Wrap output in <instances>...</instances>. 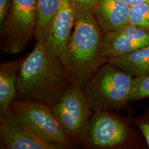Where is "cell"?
Masks as SVG:
<instances>
[{
  "instance_id": "6da1fadb",
  "label": "cell",
  "mask_w": 149,
  "mask_h": 149,
  "mask_svg": "<svg viewBox=\"0 0 149 149\" xmlns=\"http://www.w3.org/2000/svg\"><path fill=\"white\" fill-rule=\"evenodd\" d=\"M72 85L63 61L50 51L44 41H37L20 67L17 96L19 100L53 107Z\"/></svg>"
},
{
  "instance_id": "7a4b0ae2",
  "label": "cell",
  "mask_w": 149,
  "mask_h": 149,
  "mask_svg": "<svg viewBox=\"0 0 149 149\" xmlns=\"http://www.w3.org/2000/svg\"><path fill=\"white\" fill-rule=\"evenodd\" d=\"M104 33L93 12L77 11L64 64L72 84L84 86L107 59L102 53Z\"/></svg>"
},
{
  "instance_id": "3957f363",
  "label": "cell",
  "mask_w": 149,
  "mask_h": 149,
  "mask_svg": "<svg viewBox=\"0 0 149 149\" xmlns=\"http://www.w3.org/2000/svg\"><path fill=\"white\" fill-rule=\"evenodd\" d=\"M133 77L114 65H102L82 88L93 111H107L130 101Z\"/></svg>"
},
{
  "instance_id": "277c9868",
  "label": "cell",
  "mask_w": 149,
  "mask_h": 149,
  "mask_svg": "<svg viewBox=\"0 0 149 149\" xmlns=\"http://www.w3.org/2000/svg\"><path fill=\"white\" fill-rule=\"evenodd\" d=\"M37 24V0H12L1 29L2 51L10 54L21 52L35 36Z\"/></svg>"
},
{
  "instance_id": "5b68a950",
  "label": "cell",
  "mask_w": 149,
  "mask_h": 149,
  "mask_svg": "<svg viewBox=\"0 0 149 149\" xmlns=\"http://www.w3.org/2000/svg\"><path fill=\"white\" fill-rule=\"evenodd\" d=\"M11 109L41 139L64 147L70 146V140L57 122L51 106L19 100L13 102Z\"/></svg>"
},
{
  "instance_id": "8992f818",
  "label": "cell",
  "mask_w": 149,
  "mask_h": 149,
  "mask_svg": "<svg viewBox=\"0 0 149 149\" xmlns=\"http://www.w3.org/2000/svg\"><path fill=\"white\" fill-rule=\"evenodd\" d=\"M52 109L70 141H77L88 124L92 110L82 88L72 85Z\"/></svg>"
},
{
  "instance_id": "52a82bcc",
  "label": "cell",
  "mask_w": 149,
  "mask_h": 149,
  "mask_svg": "<svg viewBox=\"0 0 149 149\" xmlns=\"http://www.w3.org/2000/svg\"><path fill=\"white\" fill-rule=\"evenodd\" d=\"M0 137L8 149H59L64 148L41 139L11 109L0 113Z\"/></svg>"
},
{
  "instance_id": "ba28073f",
  "label": "cell",
  "mask_w": 149,
  "mask_h": 149,
  "mask_svg": "<svg viewBox=\"0 0 149 149\" xmlns=\"http://www.w3.org/2000/svg\"><path fill=\"white\" fill-rule=\"evenodd\" d=\"M85 130L88 142L99 148L118 146L128 137V130L124 123L107 111L95 112Z\"/></svg>"
},
{
  "instance_id": "9c48e42d",
  "label": "cell",
  "mask_w": 149,
  "mask_h": 149,
  "mask_svg": "<svg viewBox=\"0 0 149 149\" xmlns=\"http://www.w3.org/2000/svg\"><path fill=\"white\" fill-rule=\"evenodd\" d=\"M77 16V10L71 0H62L44 42L50 51L58 57L63 63L66 58Z\"/></svg>"
},
{
  "instance_id": "30bf717a",
  "label": "cell",
  "mask_w": 149,
  "mask_h": 149,
  "mask_svg": "<svg viewBox=\"0 0 149 149\" xmlns=\"http://www.w3.org/2000/svg\"><path fill=\"white\" fill-rule=\"evenodd\" d=\"M149 45V31L131 25L112 32L105 33L102 42V53L106 58L127 55Z\"/></svg>"
},
{
  "instance_id": "8fae6325",
  "label": "cell",
  "mask_w": 149,
  "mask_h": 149,
  "mask_svg": "<svg viewBox=\"0 0 149 149\" xmlns=\"http://www.w3.org/2000/svg\"><path fill=\"white\" fill-rule=\"evenodd\" d=\"M130 8L123 0H95L94 15L104 33L128 25Z\"/></svg>"
},
{
  "instance_id": "7c38bea8",
  "label": "cell",
  "mask_w": 149,
  "mask_h": 149,
  "mask_svg": "<svg viewBox=\"0 0 149 149\" xmlns=\"http://www.w3.org/2000/svg\"><path fill=\"white\" fill-rule=\"evenodd\" d=\"M24 59L2 64L0 67V113L11 107L17 94V81Z\"/></svg>"
},
{
  "instance_id": "4fadbf2b",
  "label": "cell",
  "mask_w": 149,
  "mask_h": 149,
  "mask_svg": "<svg viewBox=\"0 0 149 149\" xmlns=\"http://www.w3.org/2000/svg\"><path fill=\"white\" fill-rule=\"evenodd\" d=\"M107 61L135 77L149 74V45L127 55L110 57Z\"/></svg>"
},
{
  "instance_id": "5bb4252c",
  "label": "cell",
  "mask_w": 149,
  "mask_h": 149,
  "mask_svg": "<svg viewBox=\"0 0 149 149\" xmlns=\"http://www.w3.org/2000/svg\"><path fill=\"white\" fill-rule=\"evenodd\" d=\"M62 0H37V41H44L47 36L54 17L60 8Z\"/></svg>"
},
{
  "instance_id": "9a60e30c",
  "label": "cell",
  "mask_w": 149,
  "mask_h": 149,
  "mask_svg": "<svg viewBox=\"0 0 149 149\" xmlns=\"http://www.w3.org/2000/svg\"><path fill=\"white\" fill-rule=\"evenodd\" d=\"M128 24L149 31V1L130 6Z\"/></svg>"
},
{
  "instance_id": "2e32d148",
  "label": "cell",
  "mask_w": 149,
  "mask_h": 149,
  "mask_svg": "<svg viewBox=\"0 0 149 149\" xmlns=\"http://www.w3.org/2000/svg\"><path fill=\"white\" fill-rule=\"evenodd\" d=\"M149 97V74L133 78L130 101Z\"/></svg>"
},
{
  "instance_id": "e0dca14e",
  "label": "cell",
  "mask_w": 149,
  "mask_h": 149,
  "mask_svg": "<svg viewBox=\"0 0 149 149\" xmlns=\"http://www.w3.org/2000/svg\"><path fill=\"white\" fill-rule=\"evenodd\" d=\"M77 11L88 10L94 13L95 0H71Z\"/></svg>"
},
{
  "instance_id": "ac0fdd59",
  "label": "cell",
  "mask_w": 149,
  "mask_h": 149,
  "mask_svg": "<svg viewBox=\"0 0 149 149\" xmlns=\"http://www.w3.org/2000/svg\"><path fill=\"white\" fill-rule=\"evenodd\" d=\"M12 0H0V24L2 25L10 10Z\"/></svg>"
},
{
  "instance_id": "d6986e66",
  "label": "cell",
  "mask_w": 149,
  "mask_h": 149,
  "mask_svg": "<svg viewBox=\"0 0 149 149\" xmlns=\"http://www.w3.org/2000/svg\"><path fill=\"white\" fill-rule=\"evenodd\" d=\"M139 126L149 148V124L148 123H141L139 124Z\"/></svg>"
},
{
  "instance_id": "ffe728a7",
  "label": "cell",
  "mask_w": 149,
  "mask_h": 149,
  "mask_svg": "<svg viewBox=\"0 0 149 149\" xmlns=\"http://www.w3.org/2000/svg\"><path fill=\"white\" fill-rule=\"evenodd\" d=\"M129 6H133L139 4V3L146 2V1H149V0H123Z\"/></svg>"
}]
</instances>
